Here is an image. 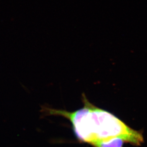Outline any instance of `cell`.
<instances>
[{
	"instance_id": "6da1fadb",
	"label": "cell",
	"mask_w": 147,
	"mask_h": 147,
	"mask_svg": "<svg viewBox=\"0 0 147 147\" xmlns=\"http://www.w3.org/2000/svg\"><path fill=\"white\" fill-rule=\"evenodd\" d=\"M83 106L74 111L43 106L46 116H60L68 119L77 139L94 147L98 143L120 138L135 146L144 142L142 132L134 130L115 115L95 106L82 95Z\"/></svg>"
},
{
	"instance_id": "7a4b0ae2",
	"label": "cell",
	"mask_w": 147,
	"mask_h": 147,
	"mask_svg": "<svg viewBox=\"0 0 147 147\" xmlns=\"http://www.w3.org/2000/svg\"><path fill=\"white\" fill-rule=\"evenodd\" d=\"M124 141L120 138H115L108 142L98 143L94 147H123Z\"/></svg>"
}]
</instances>
